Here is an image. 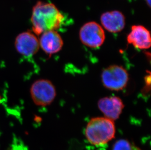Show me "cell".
<instances>
[{
	"instance_id": "obj_1",
	"label": "cell",
	"mask_w": 151,
	"mask_h": 150,
	"mask_svg": "<svg viewBox=\"0 0 151 150\" xmlns=\"http://www.w3.org/2000/svg\"><path fill=\"white\" fill-rule=\"evenodd\" d=\"M64 17L53 4L38 1L33 6L31 22L34 34L40 35L60 28Z\"/></svg>"
},
{
	"instance_id": "obj_2",
	"label": "cell",
	"mask_w": 151,
	"mask_h": 150,
	"mask_svg": "<svg viewBox=\"0 0 151 150\" xmlns=\"http://www.w3.org/2000/svg\"><path fill=\"white\" fill-rule=\"evenodd\" d=\"M85 134L88 141L92 145L106 144L115 137L114 121L105 117L93 118L87 124Z\"/></svg>"
},
{
	"instance_id": "obj_3",
	"label": "cell",
	"mask_w": 151,
	"mask_h": 150,
	"mask_svg": "<svg viewBox=\"0 0 151 150\" xmlns=\"http://www.w3.org/2000/svg\"><path fill=\"white\" fill-rule=\"evenodd\" d=\"M101 78L103 85L105 88L110 90L118 91L127 86L129 76L123 67L111 65L103 70Z\"/></svg>"
},
{
	"instance_id": "obj_4",
	"label": "cell",
	"mask_w": 151,
	"mask_h": 150,
	"mask_svg": "<svg viewBox=\"0 0 151 150\" xmlns=\"http://www.w3.org/2000/svg\"><path fill=\"white\" fill-rule=\"evenodd\" d=\"M30 92L32 101L38 106L50 105L56 96L55 87L47 79H41L35 81L32 84Z\"/></svg>"
},
{
	"instance_id": "obj_5",
	"label": "cell",
	"mask_w": 151,
	"mask_h": 150,
	"mask_svg": "<svg viewBox=\"0 0 151 150\" xmlns=\"http://www.w3.org/2000/svg\"><path fill=\"white\" fill-rule=\"evenodd\" d=\"M79 38L84 45L96 48L102 45L105 40V34L102 27L95 21H90L82 26Z\"/></svg>"
},
{
	"instance_id": "obj_6",
	"label": "cell",
	"mask_w": 151,
	"mask_h": 150,
	"mask_svg": "<svg viewBox=\"0 0 151 150\" xmlns=\"http://www.w3.org/2000/svg\"><path fill=\"white\" fill-rule=\"evenodd\" d=\"M98 107L104 115V117L113 120L119 118L124 104L120 98L118 96H107L100 99L97 103Z\"/></svg>"
},
{
	"instance_id": "obj_7",
	"label": "cell",
	"mask_w": 151,
	"mask_h": 150,
	"mask_svg": "<svg viewBox=\"0 0 151 150\" xmlns=\"http://www.w3.org/2000/svg\"><path fill=\"white\" fill-rule=\"evenodd\" d=\"M15 46L18 52L24 56H32L38 52L40 44L35 34L30 32H24L17 36Z\"/></svg>"
},
{
	"instance_id": "obj_8",
	"label": "cell",
	"mask_w": 151,
	"mask_h": 150,
	"mask_svg": "<svg viewBox=\"0 0 151 150\" xmlns=\"http://www.w3.org/2000/svg\"><path fill=\"white\" fill-rule=\"evenodd\" d=\"M127 40L128 44L139 49H148L151 47L150 32L142 26H133Z\"/></svg>"
},
{
	"instance_id": "obj_9",
	"label": "cell",
	"mask_w": 151,
	"mask_h": 150,
	"mask_svg": "<svg viewBox=\"0 0 151 150\" xmlns=\"http://www.w3.org/2000/svg\"><path fill=\"white\" fill-rule=\"evenodd\" d=\"M39 41L43 51L49 55L59 52L64 44L61 36L55 30L46 31L42 33Z\"/></svg>"
},
{
	"instance_id": "obj_10",
	"label": "cell",
	"mask_w": 151,
	"mask_h": 150,
	"mask_svg": "<svg viewBox=\"0 0 151 150\" xmlns=\"http://www.w3.org/2000/svg\"><path fill=\"white\" fill-rule=\"evenodd\" d=\"M100 20L104 29L113 33L120 32L125 26V16L117 10L105 12L101 16Z\"/></svg>"
},
{
	"instance_id": "obj_11",
	"label": "cell",
	"mask_w": 151,
	"mask_h": 150,
	"mask_svg": "<svg viewBox=\"0 0 151 150\" xmlns=\"http://www.w3.org/2000/svg\"><path fill=\"white\" fill-rule=\"evenodd\" d=\"M113 150H132V146L128 140L120 139L114 143Z\"/></svg>"
},
{
	"instance_id": "obj_12",
	"label": "cell",
	"mask_w": 151,
	"mask_h": 150,
	"mask_svg": "<svg viewBox=\"0 0 151 150\" xmlns=\"http://www.w3.org/2000/svg\"><path fill=\"white\" fill-rule=\"evenodd\" d=\"M145 1H146L148 6L149 7H151V0H145Z\"/></svg>"
}]
</instances>
